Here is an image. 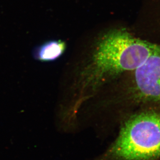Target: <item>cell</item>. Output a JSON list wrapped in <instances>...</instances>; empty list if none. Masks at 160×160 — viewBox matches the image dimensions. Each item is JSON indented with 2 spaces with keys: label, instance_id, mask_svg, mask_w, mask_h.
<instances>
[{
  "label": "cell",
  "instance_id": "cell-4",
  "mask_svg": "<svg viewBox=\"0 0 160 160\" xmlns=\"http://www.w3.org/2000/svg\"><path fill=\"white\" fill-rule=\"evenodd\" d=\"M67 49L65 41L52 39L37 46L32 50V57L42 62H53L62 57Z\"/></svg>",
  "mask_w": 160,
  "mask_h": 160
},
{
  "label": "cell",
  "instance_id": "cell-3",
  "mask_svg": "<svg viewBox=\"0 0 160 160\" xmlns=\"http://www.w3.org/2000/svg\"><path fill=\"white\" fill-rule=\"evenodd\" d=\"M104 101L108 110L121 118L141 108L160 105V52L110 85Z\"/></svg>",
  "mask_w": 160,
  "mask_h": 160
},
{
  "label": "cell",
  "instance_id": "cell-1",
  "mask_svg": "<svg viewBox=\"0 0 160 160\" xmlns=\"http://www.w3.org/2000/svg\"><path fill=\"white\" fill-rule=\"evenodd\" d=\"M76 70L73 117L105 89L160 52V44L136 37L124 28H113L100 34Z\"/></svg>",
  "mask_w": 160,
  "mask_h": 160
},
{
  "label": "cell",
  "instance_id": "cell-2",
  "mask_svg": "<svg viewBox=\"0 0 160 160\" xmlns=\"http://www.w3.org/2000/svg\"><path fill=\"white\" fill-rule=\"evenodd\" d=\"M160 159V109L148 106L125 118L115 140L94 160Z\"/></svg>",
  "mask_w": 160,
  "mask_h": 160
},
{
  "label": "cell",
  "instance_id": "cell-5",
  "mask_svg": "<svg viewBox=\"0 0 160 160\" xmlns=\"http://www.w3.org/2000/svg\"><path fill=\"white\" fill-rule=\"evenodd\" d=\"M157 4V23L158 32L160 35V0H156Z\"/></svg>",
  "mask_w": 160,
  "mask_h": 160
}]
</instances>
